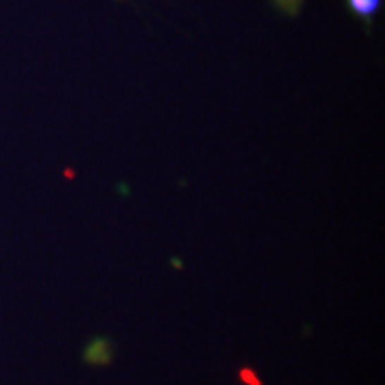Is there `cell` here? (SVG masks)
<instances>
[{"label": "cell", "instance_id": "277c9868", "mask_svg": "<svg viewBox=\"0 0 385 385\" xmlns=\"http://www.w3.org/2000/svg\"><path fill=\"white\" fill-rule=\"evenodd\" d=\"M239 378H241L243 381H245L246 385H262L261 380H257L255 373L250 369H241L239 371Z\"/></svg>", "mask_w": 385, "mask_h": 385}, {"label": "cell", "instance_id": "3957f363", "mask_svg": "<svg viewBox=\"0 0 385 385\" xmlns=\"http://www.w3.org/2000/svg\"><path fill=\"white\" fill-rule=\"evenodd\" d=\"M276 8H280L282 11L289 13V15H296L302 6V0H275Z\"/></svg>", "mask_w": 385, "mask_h": 385}, {"label": "cell", "instance_id": "7a4b0ae2", "mask_svg": "<svg viewBox=\"0 0 385 385\" xmlns=\"http://www.w3.org/2000/svg\"><path fill=\"white\" fill-rule=\"evenodd\" d=\"M381 0H348V8L355 16L362 20H369L380 9Z\"/></svg>", "mask_w": 385, "mask_h": 385}, {"label": "cell", "instance_id": "6da1fadb", "mask_svg": "<svg viewBox=\"0 0 385 385\" xmlns=\"http://www.w3.org/2000/svg\"><path fill=\"white\" fill-rule=\"evenodd\" d=\"M84 359L86 362L94 364V366H102V364L111 362V346L106 339H94L84 351Z\"/></svg>", "mask_w": 385, "mask_h": 385}]
</instances>
